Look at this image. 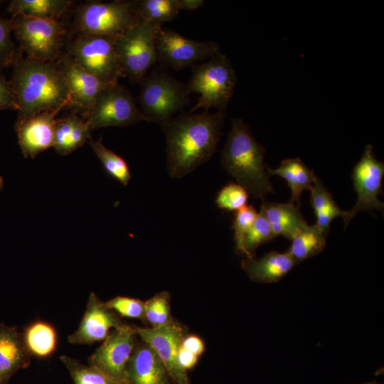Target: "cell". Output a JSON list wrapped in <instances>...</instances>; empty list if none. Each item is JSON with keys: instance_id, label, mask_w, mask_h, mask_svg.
I'll return each mask as SVG.
<instances>
[{"instance_id": "cell-24", "label": "cell", "mask_w": 384, "mask_h": 384, "mask_svg": "<svg viewBox=\"0 0 384 384\" xmlns=\"http://www.w3.org/2000/svg\"><path fill=\"white\" fill-rule=\"evenodd\" d=\"M24 346L31 356L46 358L55 351L58 336L55 328L43 321L28 325L21 333Z\"/></svg>"}, {"instance_id": "cell-3", "label": "cell", "mask_w": 384, "mask_h": 384, "mask_svg": "<svg viewBox=\"0 0 384 384\" xmlns=\"http://www.w3.org/2000/svg\"><path fill=\"white\" fill-rule=\"evenodd\" d=\"M265 149L258 143L248 125L233 118L227 141L220 154L223 168L247 193L262 201L274 193L264 162Z\"/></svg>"}, {"instance_id": "cell-2", "label": "cell", "mask_w": 384, "mask_h": 384, "mask_svg": "<svg viewBox=\"0 0 384 384\" xmlns=\"http://www.w3.org/2000/svg\"><path fill=\"white\" fill-rule=\"evenodd\" d=\"M18 106V119L70 107L69 92L58 63L26 58L14 64L10 80Z\"/></svg>"}, {"instance_id": "cell-36", "label": "cell", "mask_w": 384, "mask_h": 384, "mask_svg": "<svg viewBox=\"0 0 384 384\" xmlns=\"http://www.w3.org/2000/svg\"><path fill=\"white\" fill-rule=\"evenodd\" d=\"M310 191V203L315 214L336 203L331 193L328 191L321 179L317 178L314 181Z\"/></svg>"}, {"instance_id": "cell-6", "label": "cell", "mask_w": 384, "mask_h": 384, "mask_svg": "<svg viewBox=\"0 0 384 384\" xmlns=\"http://www.w3.org/2000/svg\"><path fill=\"white\" fill-rule=\"evenodd\" d=\"M162 26L141 21L114 38L122 75L140 82L158 62L157 34Z\"/></svg>"}, {"instance_id": "cell-40", "label": "cell", "mask_w": 384, "mask_h": 384, "mask_svg": "<svg viewBox=\"0 0 384 384\" xmlns=\"http://www.w3.org/2000/svg\"><path fill=\"white\" fill-rule=\"evenodd\" d=\"M199 356L181 346L178 353L179 366L185 370L193 368L197 363Z\"/></svg>"}, {"instance_id": "cell-33", "label": "cell", "mask_w": 384, "mask_h": 384, "mask_svg": "<svg viewBox=\"0 0 384 384\" xmlns=\"http://www.w3.org/2000/svg\"><path fill=\"white\" fill-rule=\"evenodd\" d=\"M257 214L258 213L252 206H245L236 211L233 228L234 230L235 250L238 254L245 256L244 240Z\"/></svg>"}, {"instance_id": "cell-41", "label": "cell", "mask_w": 384, "mask_h": 384, "mask_svg": "<svg viewBox=\"0 0 384 384\" xmlns=\"http://www.w3.org/2000/svg\"><path fill=\"white\" fill-rule=\"evenodd\" d=\"M179 9L193 11L205 4L204 0H178Z\"/></svg>"}, {"instance_id": "cell-30", "label": "cell", "mask_w": 384, "mask_h": 384, "mask_svg": "<svg viewBox=\"0 0 384 384\" xmlns=\"http://www.w3.org/2000/svg\"><path fill=\"white\" fill-rule=\"evenodd\" d=\"M274 238L269 221L263 212L260 210L244 240L245 257H255L256 249Z\"/></svg>"}, {"instance_id": "cell-19", "label": "cell", "mask_w": 384, "mask_h": 384, "mask_svg": "<svg viewBox=\"0 0 384 384\" xmlns=\"http://www.w3.org/2000/svg\"><path fill=\"white\" fill-rule=\"evenodd\" d=\"M297 264L287 251H271L260 258L245 257L241 267L250 280L258 283H274L282 279Z\"/></svg>"}, {"instance_id": "cell-39", "label": "cell", "mask_w": 384, "mask_h": 384, "mask_svg": "<svg viewBox=\"0 0 384 384\" xmlns=\"http://www.w3.org/2000/svg\"><path fill=\"white\" fill-rule=\"evenodd\" d=\"M181 346L198 356H201L205 351L203 341L195 334H186L182 341Z\"/></svg>"}, {"instance_id": "cell-28", "label": "cell", "mask_w": 384, "mask_h": 384, "mask_svg": "<svg viewBox=\"0 0 384 384\" xmlns=\"http://www.w3.org/2000/svg\"><path fill=\"white\" fill-rule=\"evenodd\" d=\"M88 142L107 174L123 186H127L131 179V173L126 161L107 149L102 144V138L97 140L90 139Z\"/></svg>"}, {"instance_id": "cell-8", "label": "cell", "mask_w": 384, "mask_h": 384, "mask_svg": "<svg viewBox=\"0 0 384 384\" xmlns=\"http://www.w3.org/2000/svg\"><path fill=\"white\" fill-rule=\"evenodd\" d=\"M13 32L28 58L41 62H55L63 44L65 29L55 19L15 16Z\"/></svg>"}, {"instance_id": "cell-10", "label": "cell", "mask_w": 384, "mask_h": 384, "mask_svg": "<svg viewBox=\"0 0 384 384\" xmlns=\"http://www.w3.org/2000/svg\"><path fill=\"white\" fill-rule=\"evenodd\" d=\"M85 120L92 131L130 126L144 119L131 92L117 82L109 85L98 94Z\"/></svg>"}, {"instance_id": "cell-26", "label": "cell", "mask_w": 384, "mask_h": 384, "mask_svg": "<svg viewBox=\"0 0 384 384\" xmlns=\"http://www.w3.org/2000/svg\"><path fill=\"white\" fill-rule=\"evenodd\" d=\"M326 238L316 225H307L291 240L287 252L299 263L322 252L326 246Z\"/></svg>"}, {"instance_id": "cell-14", "label": "cell", "mask_w": 384, "mask_h": 384, "mask_svg": "<svg viewBox=\"0 0 384 384\" xmlns=\"http://www.w3.org/2000/svg\"><path fill=\"white\" fill-rule=\"evenodd\" d=\"M134 329L142 341L149 345L162 361L173 382L176 384H188L187 371L178 362L182 341L187 334L186 327L173 319L160 326H134Z\"/></svg>"}, {"instance_id": "cell-27", "label": "cell", "mask_w": 384, "mask_h": 384, "mask_svg": "<svg viewBox=\"0 0 384 384\" xmlns=\"http://www.w3.org/2000/svg\"><path fill=\"white\" fill-rule=\"evenodd\" d=\"M136 9L141 21L161 26L174 19L180 11L178 0H139Z\"/></svg>"}, {"instance_id": "cell-17", "label": "cell", "mask_w": 384, "mask_h": 384, "mask_svg": "<svg viewBox=\"0 0 384 384\" xmlns=\"http://www.w3.org/2000/svg\"><path fill=\"white\" fill-rule=\"evenodd\" d=\"M58 111L38 113L23 120H17L15 129L23 156L35 158L39 153L53 146L55 116Z\"/></svg>"}, {"instance_id": "cell-23", "label": "cell", "mask_w": 384, "mask_h": 384, "mask_svg": "<svg viewBox=\"0 0 384 384\" xmlns=\"http://www.w3.org/2000/svg\"><path fill=\"white\" fill-rule=\"evenodd\" d=\"M268 175H277L287 181L291 189L292 203L301 206L300 197L304 190H311L318 178L313 170H310L299 158L287 159L277 169L267 168Z\"/></svg>"}, {"instance_id": "cell-12", "label": "cell", "mask_w": 384, "mask_h": 384, "mask_svg": "<svg viewBox=\"0 0 384 384\" xmlns=\"http://www.w3.org/2000/svg\"><path fill=\"white\" fill-rule=\"evenodd\" d=\"M383 176L384 164L377 159L372 145L368 144L361 159L352 171V179L357 193V201L351 210H346L343 218L344 230L352 218L361 211H367L372 215L373 210H378L383 213L384 204L378 198V196L383 193Z\"/></svg>"}, {"instance_id": "cell-25", "label": "cell", "mask_w": 384, "mask_h": 384, "mask_svg": "<svg viewBox=\"0 0 384 384\" xmlns=\"http://www.w3.org/2000/svg\"><path fill=\"white\" fill-rule=\"evenodd\" d=\"M70 0H12L8 11L14 16H24L38 18L55 19L70 6Z\"/></svg>"}, {"instance_id": "cell-31", "label": "cell", "mask_w": 384, "mask_h": 384, "mask_svg": "<svg viewBox=\"0 0 384 384\" xmlns=\"http://www.w3.org/2000/svg\"><path fill=\"white\" fill-rule=\"evenodd\" d=\"M60 360L68 370L74 384H114L90 365L67 356H61Z\"/></svg>"}, {"instance_id": "cell-35", "label": "cell", "mask_w": 384, "mask_h": 384, "mask_svg": "<svg viewBox=\"0 0 384 384\" xmlns=\"http://www.w3.org/2000/svg\"><path fill=\"white\" fill-rule=\"evenodd\" d=\"M145 302L127 297L117 296L105 302L117 315L122 317L144 320Z\"/></svg>"}, {"instance_id": "cell-9", "label": "cell", "mask_w": 384, "mask_h": 384, "mask_svg": "<svg viewBox=\"0 0 384 384\" xmlns=\"http://www.w3.org/2000/svg\"><path fill=\"white\" fill-rule=\"evenodd\" d=\"M113 37L79 35L68 46L69 55L86 71L100 80L114 84L122 75Z\"/></svg>"}, {"instance_id": "cell-4", "label": "cell", "mask_w": 384, "mask_h": 384, "mask_svg": "<svg viewBox=\"0 0 384 384\" xmlns=\"http://www.w3.org/2000/svg\"><path fill=\"white\" fill-rule=\"evenodd\" d=\"M140 83L138 102L144 121L161 125L190 102L186 85L161 65L155 67Z\"/></svg>"}, {"instance_id": "cell-15", "label": "cell", "mask_w": 384, "mask_h": 384, "mask_svg": "<svg viewBox=\"0 0 384 384\" xmlns=\"http://www.w3.org/2000/svg\"><path fill=\"white\" fill-rule=\"evenodd\" d=\"M58 63L69 92L70 107L85 118L98 94L110 84L86 71L68 54Z\"/></svg>"}, {"instance_id": "cell-13", "label": "cell", "mask_w": 384, "mask_h": 384, "mask_svg": "<svg viewBox=\"0 0 384 384\" xmlns=\"http://www.w3.org/2000/svg\"><path fill=\"white\" fill-rule=\"evenodd\" d=\"M156 50L161 65L181 70L220 53V48L216 42L191 39L161 27L157 34Z\"/></svg>"}, {"instance_id": "cell-18", "label": "cell", "mask_w": 384, "mask_h": 384, "mask_svg": "<svg viewBox=\"0 0 384 384\" xmlns=\"http://www.w3.org/2000/svg\"><path fill=\"white\" fill-rule=\"evenodd\" d=\"M129 384H171L166 368L154 350L142 341L136 343L127 365Z\"/></svg>"}, {"instance_id": "cell-5", "label": "cell", "mask_w": 384, "mask_h": 384, "mask_svg": "<svg viewBox=\"0 0 384 384\" xmlns=\"http://www.w3.org/2000/svg\"><path fill=\"white\" fill-rule=\"evenodd\" d=\"M236 82L230 60L221 53L201 65L193 66L191 78L186 85L189 93H197L199 97L190 113L201 108L208 112L212 107L218 111H226Z\"/></svg>"}, {"instance_id": "cell-22", "label": "cell", "mask_w": 384, "mask_h": 384, "mask_svg": "<svg viewBox=\"0 0 384 384\" xmlns=\"http://www.w3.org/2000/svg\"><path fill=\"white\" fill-rule=\"evenodd\" d=\"M87 122L75 114L56 119L53 147L57 153L68 155L90 140Z\"/></svg>"}, {"instance_id": "cell-34", "label": "cell", "mask_w": 384, "mask_h": 384, "mask_svg": "<svg viewBox=\"0 0 384 384\" xmlns=\"http://www.w3.org/2000/svg\"><path fill=\"white\" fill-rule=\"evenodd\" d=\"M12 21L0 17V70L14 65L19 58L11 38Z\"/></svg>"}, {"instance_id": "cell-1", "label": "cell", "mask_w": 384, "mask_h": 384, "mask_svg": "<svg viewBox=\"0 0 384 384\" xmlns=\"http://www.w3.org/2000/svg\"><path fill=\"white\" fill-rule=\"evenodd\" d=\"M225 116L226 111L183 113L161 125L171 178H182L210 159L217 150Z\"/></svg>"}, {"instance_id": "cell-32", "label": "cell", "mask_w": 384, "mask_h": 384, "mask_svg": "<svg viewBox=\"0 0 384 384\" xmlns=\"http://www.w3.org/2000/svg\"><path fill=\"white\" fill-rule=\"evenodd\" d=\"M247 191L240 184L231 183L219 191L215 203L220 209L238 211L247 206Z\"/></svg>"}, {"instance_id": "cell-16", "label": "cell", "mask_w": 384, "mask_h": 384, "mask_svg": "<svg viewBox=\"0 0 384 384\" xmlns=\"http://www.w3.org/2000/svg\"><path fill=\"white\" fill-rule=\"evenodd\" d=\"M122 324L124 322L118 315L91 292L80 325L68 340L73 344H92L102 341L112 329Z\"/></svg>"}, {"instance_id": "cell-37", "label": "cell", "mask_w": 384, "mask_h": 384, "mask_svg": "<svg viewBox=\"0 0 384 384\" xmlns=\"http://www.w3.org/2000/svg\"><path fill=\"white\" fill-rule=\"evenodd\" d=\"M346 210H341L336 203L326 208L323 211L316 214V225L327 235L330 230V224L336 217L343 218Z\"/></svg>"}, {"instance_id": "cell-21", "label": "cell", "mask_w": 384, "mask_h": 384, "mask_svg": "<svg viewBox=\"0 0 384 384\" xmlns=\"http://www.w3.org/2000/svg\"><path fill=\"white\" fill-rule=\"evenodd\" d=\"M300 207L290 202L288 203L263 202L260 210L269 221L275 237L282 235L292 240L307 225Z\"/></svg>"}, {"instance_id": "cell-29", "label": "cell", "mask_w": 384, "mask_h": 384, "mask_svg": "<svg viewBox=\"0 0 384 384\" xmlns=\"http://www.w3.org/2000/svg\"><path fill=\"white\" fill-rule=\"evenodd\" d=\"M173 319L171 314L170 294L161 292L145 301L144 320L151 327H157L170 322Z\"/></svg>"}, {"instance_id": "cell-38", "label": "cell", "mask_w": 384, "mask_h": 384, "mask_svg": "<svg viewBox=\"0 0 384 384\" xmlns=\"http://www.w3.org/2000/svg\"><path fill=\"white\" fill-rule=\"evenodd\" d=\"M0 110L18 111L16 97L10 81L0 76Z\"/></svg>"}, {"instance_id": "cell-11", "label": "cell", "mask_w": 384, "mask_h": 384, "mask_svg": "<svg viewBox=\"0 0 384 384\" xmlns=\"http://www.w3.org/2000/svg\"><path fill=\"white\" fill-rule=\"evenodd\" d=\"M134 326L122 324L112 329L88 358L95 368L114 384H129L127 365L136 345Z\"/></svg>"}, {"instance_id": "cell-43", "label": "cell", "mask_w": 384, "mask_h": 384, "mask_svg": "<svg viewBox=\"0 0 384 384\" xmlns=\"http://www.w3.org/2000/svg\"><path fill=\"white\" fill-rule=\"evenodd\" d=\"M365 384H381V383H376V382H370V383H365Z\"/></svg>"}, {"instance_id": "cell-7", "label": "cell", "mask_w": 384, "mask_h": 384, "mask_svg": "<svg viewBox=\"0 0 384 384\" xmlns=\"http://www.w3.org/2000/svg\"><path fill=\"white\" fill-rule=\"evenodd\" d=\"M140 21L136 1H91L78 7L74 26L79 35L116 38Z\"/></svg>"}, {"instance_id": "cell-20", "label": "cell", "mask_w": 384, "mask_h": 384, "mask_svg": "<svg viewBox=\"0 0 384 384\" xmlns=\"http://www.w3.org/2000/svg\"><path fill=\"white\" fill-rule=\"evenodd\" d=\"M30 361L21 334L14 326L0 324V384H6L18 370L28 367Z\"/></svg>"}, {"instance_id": "cell-42", "label": "cell", "mask_w": 384, "mask_h": 384, "mask_svg": "<svg viewBox=\"0 0 384 384\" xmlns=\"http://www.w3.org/2000/svg\"><path fill=\"white\" fill-rule=\"evenodd\" d=\"M3 185H4V181H3V178H1V176H0V191L1 190V188L3 187Z\"/></svg>"}]
</instances>
